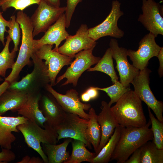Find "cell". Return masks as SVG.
Returning <instances> with one entry per match:
<instances>
[{
    "instance_id": "6da1fadb",
    "label": "cell",
    "mask_w": 163,
    "mask_h": 163,
    "mask_svg": "<svg viewBox=\"0 0 163 163\" xmlns=\"http://www.w3.org/2000/svg\"><path fill=\"white\" fill-rule=\"evenodd\" d=\"M149 120L145 125L140 127H122L121 133L110 161L125 163L132 153L148 141L153 140V135Z\"/></svg>"
},
{
    "instance_id": "7a4b0ae2",
    "label": "cell",
    "mask_w": 163,
    "mask_h": 163,
    "mask_svg": "<svg viewBox=\"0 0 163 163\" xmlns=\"http://www.w3.org/2000/svg\"><path fill=\"white\" fill-rule=\"evenodd\" d=\"M142 101L134 91L123 94L111 110L119 125L122 127H140L147 122Z\"/></svg>"
},
{
    "instance_id": "3957f363",
    "label": "cell",
    "mask_w": 163,
    "mask_h": 163,
    "mask_svg": "<svg viewBox=\"0 0 163 163\" xmlns=\"http://www.w3.org/2000/svg\"><path fill=\"white\" fill-rule=\"evenodd\" d=\"M16 20L21 29L22 37L14 65L9 75L5 78V81L10 84L17 81L20 72L25 66L30 65V58L33 53V27L30 18L23 11H19L17 12Z\"/></svg>"
},
{
    "instance_id": "277c9868",
    "label": "cell",
    "mask_w": 163,
    "mask_h": 163,
    "mask_svg": "<svg viewBox=\"0 0 163 163\" xmlns=\"http://www.w3.org/2000/svg\"><path fill=\"white\" fill-rule=\"evenodd\" d=\"M44 129L36 122L28 120L19 125L17 128L22 134L28 147L36 151L45 163H48L47 158L44 152L41 143L56 144L58 142V134L54 128L46 122Z\"/></svg>"
},
{
    "instance_id": "5b68a950",
    "label": "cell",
    "mask_w": 163,
    "mask_h": 163,
    "mask_svg": "<svg viewBox=\"0 0 163 163\" xmlns=\"http://www.w3.org/2000/svg\"><path fill=\"white\" fill-rule=\"evenodd\" d=\"M31 58L34 64L32 71L21 81L10 84L7 89L24 92L27 94H37L50 82L48 66L34 53Z\"/></svg>"
},
{
    "instance_id": "8992f818",
    "label": "cell",
    "mask_w": 163,
    "mask_h": 163,
    "mask_svg": "<svg viewBox=\"0 0 163 163\" xmlns=\"http://www.w3.org/2000/svg\"><path fill=\"white\" fill-rule=\"evenodd\" d=\"M151 72L147 67L140 70L131 83L134 86V91L136 94L152 110L157 118L163 122V102L156 99L149 86V76Z\"/></svg>"
},
{
    "instance_id": "52a82bcc",
    "label": "cell",
    "mask_w": 163,
    "mask_h": 163,
    "mask_svg": "<svg viewBox=\"0 0 163 163\" xmlns=\"http://www.w3.org/2000/svg\"><path fill=\"white\" fill-rule=\"evenodd\" d=\"M88 123V120L66 112L62 121L54 128L58 134V141L62 139L70 138L82 141L86 146L91 149V145L88 141L86 134Z\"/></svg>"
},
{
    "instance_id": "ba28073f",
    "label": "cell",
    "mask_w": 163,
    "mask_h": 163,
    "mask_svg": "<svg viewBox=\"0 0 163 163\" xmlns=\"http://www.w3.org/2000/svg\"><path fill=\"white\" fill-rule=\"evenodd\" d=\"M120 5L119 1H112L111 10L106 19L99 24L88 29V35L90 37L96 41L106 36L116 38L123 37L124 32L118 26V20L124 14L121 10Z\"/></svg>"
},
{
    "instance_id": "9c48e42d",
    "label": "cell",
    "mask_w": 163,
    "mask_h": 163,
    "mask_svg": "<svg viewBox=\"0 0 163 163\" xmlns=\"http://www.w3.org/2000/svg\"><path fill=\"white\" fill-rule=\"evenodd\" d=\"M94 48L82 50L76 54L74 57L75 59L71 62L70 66L64 73L57 78L56 84L66 78L67 80L61 86L72 83L74 86H76L82 74L91 66L97 64L101 58L93 54Z\"/></svg>"
},
{
    "instance_id": "30bf717a",
    "label": "cell",
    "mask_w": 163,
    "mask_h": 163,
    "mask_svg": "<svg viewBox=\"0 0 163 163\" xmlns=\"http://www.w3.org/2000/svg\"><path fill=\"white\" fill-rule=\"evenodd\" d=\"M38 7L30 18L33 27V37L45 32L65 11L66 6L56 7L41 0Z\"/></svg>"
},
{
    "instance_id": "8fae6325",
    "label": "cell",
    "mask_w": 163,
    "mask_h": 163,
    "mask_svg": "<svg viewBox=\"0 0 163 163\" xmlns=\"http://www.w3.org/2000/svg\"><path fill=\"white\" fill-rule=\"evenodd\" d=\"M155 38L149 33L140 40L138 50H127V56L132 61V65L139 71L147 67L149 60L158 55L161 47L156 43Z\"/></svg>"
},
{
    "instance_id": "7c38bea8",
    "label": "cell",
    "mask_w": 163,
    "mask_h": 163,
    "mask_svg": "<svg viewBox=\"0 0 163 163\" xmlns=\"http://www.w3.org/2000/svg\"><path fill=\"white\" fill-rule=\"evenodd\" d=\"M162 7L154 0H142V13L139 15L138 19L155 37L158 34L163 35Z\"/></svg>"
},
{
    "instance_id": "4fadbf2b",
    "label": "cell",
    "mask_w": 163,
    "mask_h": 163,
    "mask_svg": "<svg viewBox=\"0 0 163 163\" xmlns=\"http://www.w3.org/2000/svg\"><path fill=\"white\" fill-rule=\"evenodd\" d=\"M53 45L46 44L40 46L33 53L40 59H44L48 66L50 85H56L55 80L58 73L63 67L71 64L73 58L62 54L52 49Z\"/></svg>"
},
{
    "instance_id": "5bb4252c",
    "label": "cell",
    "mask_w": 163,
    "mask_h": 163,
    "mask_svg": "<svg viewBox=\"0 0 163 163\" xmlns=\"http://www.w3.org/2000/svg\"><path fill=\"white\" fill-rule=\"evenodd\" d=\"M45 88L55 98L66 112L75 114L83 118L89 120V114L85 111L88 110L91 107V105L82 103L78 93L76 90L71 89L63 94L57 92L49 84L46 85Z\"/></svg>"
},
{
    "instance_id": "9a60e30c",
    "label": "cell",
    "mask_w": 163,
    "mask_h": 163,
    "mask_svg": "<svg viewBox=\"0 0 163 163\" xmlns=\"http://www.w3.org/2000/svg\"><path fill=\"white\" fill-rule=\"evenodd\" d=\"M109 46L112 51L113 58L116 61V68L119 72L120 82L124 87H130V83L140 71L129 63L127 58V50L120 47L117 40L111 39Z\"/></svg>"
},
{
    "instance_id": "2e32d148",
    "label": "cell",
    "mask_w": 163,
    "mask_h": 163,
    "mask_svg": "<svg viewBox=\"0 0 163 163\" xmlns=\"http://www.w3.org/2000/svg\"><path fill=\"white\" fill-rule=\"evenodd\" d=\"M88 29L87 25L82 24L75 35L67 37L57 52L73 58L80 51L94 48L97 43L88 36Z\"/></svg>"
},
{
    "instance_id": "e0dca14e",
    "label": "cell",
    "mask_w": 163,
    "mask_h": 163,
    "mask_svg": "<svg viewBox=\"0 0 163 163\" xmlns=\"http://www.w3.org/2000/svg\"><path fill=\"white\" fill-rule=\"evenodd\" d=\"M66 19L64 13L51 25L40 39L33 40V51L40 46L44 45H55L53 50L57 51L61 42L70 35L66 31Z\"/></svg>"
},
{
    "instance_id": "ac0fdd59",
    "label": "cell",
    "mask_w": 163,
    "mask_h": 163,
    "mask_svg": "<svg viewBox=\"0 0 163 163\" xmlns=\"http://www.w3.org/2000/svg\"><path fill=\"white\" fill-rule=\"evenodd\" d=\"M101 111L97 115L98 122L101 130L100 143L96 152V155L107 142L113 134L115 128L119 126L107 102L103 101L101 107Z\"/></svg>"
},
{
    "instance_id": "d6986e66",
    "label": "cell",
    "mask_w": 163,
    "mask_h": 163,
    "mask_svg": "<svg viewBox=\"0 0 163 163\" xmlns=\"http://www.w3.org/2000/svg\"><path fill=\"white\" fill-rule=\"evenodd\" d=\"M28 120L22 116L13 117L0 115V146L2 148L11 149L12 144L16 139L12 132L19 133L17 126L27 123Z\"/></svg>"
},
{
    "instance_id": "ffe728a7",
    "label": "cell",
    "mask_w": 163,
    "mask_h": 163,
    "mask_svg": "<svg viewBox=\"0 0 163 163\" xmlns=\"http://www.w3.org/2000/svg\"><path fill=\"white\" fill-rule=\"evenodd\" d=\"M40 101V108L46 119V123L55 128L62 120L66 112L53 97L45 94L41 96Z\"/></svg>"
},
{
    "instance_id": "44dd1931",
    "label": "cell",
    "mask_w": 163,
    "mask_h": 163,
    "mask_svg": "<svg viewBox=\"0 0 163 163\" xmlns=\"http://www.w3.org/2000/svg\"><path fill=\"white\" fill-rule=\"evenodd\" d=\"M41 97L40 92L27 94V99L25 104L17 112L18 114L36 122L43 128L46 119L40 108L39 102Z\"/></svg>"
},
{
    "instance_id": "7402d4cb",
    "label": "cell",
    "mask_w": 163,
    "mask_h": 163,
    "mask_svg": "<svg viewBox=\"0 0 163 163\" xmlns=\"http://www.w3.org/2000/svg\"><path fill=\"white\" fill-rule=\"evenodd\" d=\"M27 94L22 92L7 89L0 96V115L8 111H17L25 104Z\"/></svg>"
},
{
    "instance_id": "603a6c76",
    "label": "cell",
    "mask_w": 163,
    "mask_h": 163,
    "mask_svg": "<svg viewBox=\"0 0 163 163\" xmlns=\"http://www.w3.org/2000/svg\"><path fill=\"white\" fill-rule=\"evenodd\" d=\"M72 139L67 138L59 145L42 143V149L47 158L48 163H64L66 161L70 156L67 148Z\"/></svg>"
},
{
    "instance_id": "cb8c5ba5",
    "label": "cell",
    "mask_w": 163,
    "mask_h": 163,
    "mask_svg": "<svg viewBox=\"0 0 163 163\" xmlns=\"http://www.w3.org/2000/svg\"><path fill=\"white\" fill-rule=\"evenodd\" d=\"M122 127H117L106 144L91 160V163H107L110 161L120 136Z\"/></svg>"
},
{
    "instance_id": "d4e9b609",
    "label": "cell",
    "mask_w": 163,
    "mask_h": 163,
    "mask_svg": "<svg viewBox=\"0 0 163 163\" xmlns=\"http://www.w3.org/2000/svg\"><path fill=\"white\" fill-rule=\"evenodd\" d=\"M71 142L72 147L71 154L64 163H80L86 161L90 162L96 155L86 147L85 144L82 141L73 139Z\"/></svg>"
},
{
    "instance_id": "484cf974",
    "label": "cell",
    "mask_w": 163,
    "mask_h": 163,
    "mask_svg": "<svg viewBox=\"0 0 163 163\" xmlns=\"http://www.w3.org/2000/svg\"><path fill=\"white\" fill-rule=\"evenodd\" d=\"M88 123L86 134L89 142L92 145L95 153L99 146L101 137V130L94 109L90 108L89 113Z\"/></svg>"
},
{
    "instance_id": "4316f807",
    "label": "cell",
    "mask_w": 163,
    "mask_h": 163,
    "mask_svg": "<svg viewBox=\"0 0 163 163\" xmlns=\"http://www.w3.org/2000/svg\"><path fill=\"white\" fill-rule=\"evenodd\" d=\"M112 51L110 47L94 67H90L87 72L97 71L104 73L111 78L113 84L118 81V77L115 70L113 64Z\"/></svg>"
},
{
    "instance_id": "83f0119b",
    "label": "cell",
    "mask_w": 163,
    "mask_h": 163,
    "mask_svg": "<svg viewBox=\"0 0 163 163\" xmlns=\"http://www.w3.org/2000/svg\"><path fill=\"white\" fill-rule=\"evenodd\" d=\"M141 163H163V149L157 148L153 141H149L140 147Z\"/></svg>"
},
{
    "instance_id": "f1b7e54d",
    "label": "cell",
    "mask_w": 163,
    "mask_h": 163,
    "mask_svg": "<svg viewBox=\"0 0 163 163\" xmlns=\"http://www.w3.org/2000/svg\"><path fill=\"white\" fill-rule=\"evenodd\" d=\"M6 41L4 47L0 53V76L5 78L7 70L8 69H12L15 62L16 52L13 50L10 52L9 46L11 39L8 35L6 37Z\"/></svg>"
},
{
    "instance_id": "f546056e",
    "label": "cell",
    "mask_w": 163,
    "mask_h": 163,
    "mask_svg": "<svg viewBox=\"0 0 163 163\" xmlns=\"http://www.w3.org/2000/svg\"><path fill=\"white\" fill-rule=\"evenodd\" d=\"M94 87L98 91H103L107 93L110 98V101L108 104L111 107L113 103H116L125 93L131 90L130 87H124L118 81L115 82L113 85L107 87Z\"/></svg>"
},
{
    "instance_id": "4dcf8cb0",
    "label": "cell",
    "mask_w": 163,
    "mask_h": 163,
    "mask_svg": "<svg viewBox=\"0 0 163 163\" xmlns=\"http://www.w3.org/2000/svg\"><path fill=\"white\" fill-rule=\"evenodd\" d=\"M148 111L152 125L151 129L153 137L152 141L158 148L163 149V122L155 118L148 107Z\"/></svg>"
},
{
    "instance_id": "1f68e13d",
    "label": "cell",
    "mask_w": 163,
    "mask_h": 163,
    "mask_svg": "<svg viewBox=\"0 0 163 163\" xmlns=\"http://www.w3.org/2000/svg\"><path fill=\"white\" fill-rule=\"evenodd\" d=\"M41 0H0V6L3 12L13 7L16 10H23L33 4L38 5Z\"/></svg>"
},
{
    "instance_id": "d6a6232c",
    "label": "cell",
    "mask_w": 163,
    "mask_h": 163,
    "mask_svg": "<svg viewBox=\"0 0 163 163\" xmlns=\"http://www.w3.org/2000/svg\"><path fill=\"white\" fill-rule=\"evenodd\" d=\"M9 21L10 25L7 32L14 43V48L12 50L17 52L19 50L18 46L21 37L20 27L19 24L16 21L15 15L11 17Z\"/></svg>"
},
{
    "instance_id": "836d02e7",
    "label": "cell",
    "mask_w": 163,
    "mask_h": 163,
    "mask_svg": "<svg viewBox=\"0 0 163 163\" xmlns=\"http://www.w3.org/2000/svg\"><path fill=\"white\" fill-rule=\"evenodd\" d=\"M83 0H67L65 14L66 19V27L70 26L72 15L78 4Z\"/></svg>"
},
{
    "instance_id": "e575fe53",
    "label": "cell",
    "mask_w": 163,
    "mask_h": 163,
    "mask_svg": "<svg viewBox=\"0 0 163 163\" xmlns=\"http://www.w3.org/2000/svg\"><path fill=\"white\" fill-rule=\"evenodd\" d=\"M0 152V163H6L14 160L16 155L11 149L2 148Z\"/></svg>"
},
{
    "instance_id": "d590c367",
    "label": "cell",
    "mask_w": 163,
    "mask_h": 163,
    "mask_svg": "<svg viewBox=\"0 0 163 163\" xmlns=\"http://www.w3.org/2000/svg\"><path fill=\"white\" fill-rule=\"evenodd\" d=\"M2 12L1 11V7L0 6V41L2 42L3 46H5V33L7 30L6 27L9 26L10 22L6 20L3 17Z\"/></svg>"
},
{
    "instance_id": "8d00e7d4",
    "label": "cell",
    "mask_w": 163,
    "mask_h": 163,
    "mask_svg": "<svg viewBox=\"0 0 163 163\" xmlns=\"http://www.w3.org/2000/svg\"><path fill=\"white\" fill-rule=\"evenodd\" d=\"M140 147L136 150L125 162V163H141Z\"/></svg>"
},
{
    "instance_id": "74e56055",
    "label": "cell",
    "mask_w": 163,
    "mask_h": 163,
    "mask_svg": "<svg viewBox=\"0 0 163 163\" xmlns=\"http://www.w3.org/2000/svg\"><path fill=\"white\" fill-rule=\"evenodd\" d=\"M157 57L159 61V67L158 70L159 77H161L163 75V47H161Z\"/></svg>"
},
{
    "instance_id": "f35d334b",
    "label": "cell",
    "mask_w": 163,
    "mask_h": 163,
    "mask_svg": "<svg viewBox=\"0 0 163 163\" xmlns=\"http://www.w3.org/2000/svg\"><path fill=\"white\" fill-rule=\"evenodd\" d=\"M98 90L94 88V87H90L86 91L90 97L91 99L96 98L98 96Z\"/></svg>"
},
{
    "instance_id": "ab89813d",
    "label": "cell",
    "mask_w": 163,
    "mask_h": 163,
    "mask_svg": "<svg viewBox=\"0 0 163 163\" xmlns=\"http://www.w3.org/2000/svg\"><path fill=\"white\" fill-rule=\"evenodd\" d=\"M10 83L5 81L0 85V96L8 88L10 85Z\"/></svg>"
},
{
    "instance_id": "60d3db41",
    "label": "cell",
    "mask_w": 163,
    "mask_h": 163,
    "mask_svg": "<svg viewBox=\"0 0 163 163\" xmlns=\"http://www.w3.org/2000/svg\"><path fill=\"white\" fill-rule=\"evenodd\" d=\"M49 5L56 7H60V0H43Z\"/></svg>"
},
{
    "instance_id": "b9f144b4",
    "label": "cell",
    "mask_w": 163,
    "mask_h": 163,
    "mask_svg": "<svg viewBox=\"0 0 163 163\" xmlns=\"http://www.w3.org/2000/svg\"><path fill=\"white\" fill-rule=\"evenodd\" d=\"M44 163L42 159L39 157H33L30 158L28 163Z\"/></svg>"
},
{
    "instance_id": "7bdbcfd3",
    "label": "cell",
    "mask_w": 163,
    "mask_h": 163,
    "mask_svg": "<svg viewBox=\"0 0 163 163\" xmlns=\"http://www.w3.org/2000/svg\"><path fill=\"white\" fill-rule=\"evenodd\" d=\"M81 98L82 100L84 102H88L91 100L89 95L86 91L82 94Z\"/></svg>"
},
{
    "instance_id": "ee69618b",
    "label": "cell",
    "mask_w": 163,
    "mask_h": 163,
    "mask_svg": "<svg viewBox=\"0 0 163 163\" xmlns=\"http://www.w3.org/2000/svg\"><path fill=\"white\" fill-rule=\"evenodd\" d=\"M30 157L28 155H26L24 157L21 161L17 163H28Z\"/></svg>"
},
{
    "instance_id": "f6af8a7d",
    "label": "cell",
    "mask_w": 163,
    "mask_h": 163,
    "mask_svg": "<svg viewBox=\"0 0 163 163\" xmlns=\"http://www.w3.org/2000/svg\"><path fill=\"white\" fill-rule=\"evenodd\" d=\"M3 78H2L0 76V82H1L3 81Z\"/></svg>"
}]
</instances>
